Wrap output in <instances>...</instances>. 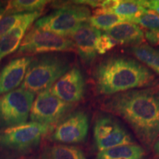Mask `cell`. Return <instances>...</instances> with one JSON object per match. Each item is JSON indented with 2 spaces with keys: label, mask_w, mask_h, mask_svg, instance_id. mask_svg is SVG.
I'll list each match as a JSON object with an SVG mask.
<instances>
[{
  "label": "cell",
  "mask_w": 159,
  "mask_h": 159,
  "mask_svg": "<svg viewBox=\"0 0 159 159\" xmlns=\"http://www.w3.org/2000/svg\"><path fill=\"white\" fill-rule=\"evenodd\" d=\"M108 112L125 119L148 148L159 137V87L134 89L112 95L104 103Z\"/></svg>",
  "instance_id": "cell-1"
},
{
  "label": "cell",
  "mask_w": 159,
  "mask_h": 159,
  "mask_svg": "<svg viewBox=\"0 0 159 159\" xmlns=\"http://www.w3.org/2000/svg\"><path fill=\"white\" fill-rule=\"evenodd\" d=\"M97 91L114 95L134 89L158 86V81L148 68L125 56H111L101 61L94 71Z\"/></svg>",
  "instance_id": "cell-2"
},
{
  "label": "cell",
  "mask_w": 159,
  "mask_h": 159,
  "mask_svg": "<svg viewBox=\"0 0 159 159\" xmlns=\"http://www.w3.org/2000/svg\"><path fill=\"white\" fill-rule=\"evenodd\" d=\"M70 69V64L57 55H43L32 60L21 88L35 93L50 89Z\"/></svg>",
  "instance_id": "cell-3"
},
{
  "label": "cell",
  "mask_w": 159,
  "mask_h": 159,
  "mask_svg": "<svg viewBox=\"0 0 159 159\" xmlns=\"http://www.w3.org/2000/svg\"><path fill=\"white\" fill-rule=\"evenodd\" d=\"M91 12L88 7L68 4L35 21V27L62 37L71 36L83 23L89 21Z\"/></svg>",
  "instance_id": "cell-4"
},
{
  "label": "cell",
  "mask_w": 159,
  "mask_h": 159,
  "mask_svg": "<svg viewBox=\"0 0 159 159\" xmlns=\"http://www.w3.org/2000/svg\"><path fill=\"white\" fill-rule=\"evenodd\" d=\"M54 128L49 125L29 122L0 130V147L23 152L35 148Z\"/></svg>",
  "instance_id": "cell-5"
},
{
  "label": "cell",
  "mask_w": 159,
  "mask_h": 159,
  "mask_svg": "<svg viewBox=\"0 0 159 159\" xmlns=\"http://www.w3.org/2000/svg\"><path fill=\"white\" fill-rule=\"evenodd\" d=\"M35 94L23 88L0 95V126H16L27 122Z\"/></svg>",
  "instance_id": "cell-6"
},
{
  "label": "cell",
  "mask_w": 159,
  "mask_h": 159,
  "mask_svg": "<svg viewBox=\"0 0 159 159\" xmlns=\"http://www.w3.org/2000/svg\"><path fill=\"white\" fill-rule=\"evenodd\" d=\"M75 49H76L75 43L71 39L43 31L33 26L21 41L19 54L35 55Z\"/></svg>",
  "instance_id": "cell-7"
},
{
  "label": "cell",
  "mask_w": 159,
  "mask_h": 159,
  "mask_svg": "<svg viewBox=\"0 0 159 159\" xmlns=\"http://www.w3.org/2000/svg\"><path fill=\"white\" fill-rule=\"evenodd\" d=\"M72 105L61 100L51 93L50 89L40 92L33 102L30 119L31 122L52 127L64 119Z\"/></svg>",
  "instance_id": "cell-8"
},
{
  "label": "cell",
  "mask_w": 159,
  "mask_h": 159,
  "mask_svg": "<svg viewBox=\"0 0 159 159\" xmlns=\"http://www.w3.org/2000/svg\"><path fill=\"white\" fill-rule=\"evenodd\" d=\"M94 137L99 151L120 145L134 144L128 130L109 115H102L97 119L94 127Z\"/></svg>",
  "instance_id": "cell-9"
},
{
  "label": "cell",
  "mask_w": 159,
  "mask_h": 159,
  "mask_svg": "<svg viewBox=\"0 0 159 159\" xmlns=\"http://www.w3.org/2000/svg\"><path fill=\"white\" fill-rule=\"evenodd\" d=\"M88 115L81 111L67 115L53 130L52 139L64 144H77L84 142L89 132Z\"/></svg>",
  "instance_id": "cell-10"
},
{
  "label": "cell",
  "mask_w": 159,
  "mask_h": 159,
  "mask_svg": "<svg viewBox=\"0 0 159 159\" xmlns=\"http://www.w3.org/2000/svg\"><path fill=\"white\" fill-rule=\"evenodd\" d=\"M85 87V80L82 72L77 67H73L49 89L52 94L57 98L72 104L83 99Z\"/></svg>",
  "instance_id": "cell-11"
},
{
  "label": "cell",
  "mask_w": 159,
  "mask_h": 159,
  "mask_svg": "<svg viewBox=\"0 0 159 159\" xmlns=\"http://www.w3.org/2000/svg\"><path fill=\"white\" fill-rule=\"evenodd\" d=\"M33 57H20L12 60L0 71V95L8 93L19 86L25 80Z\"/></svg>",
  "instance_id": "cell-12"
},
{
  "label": "cell",
  "mask_w": 159,
  "mask_h": 159,
  "mask_svg": "<svg viewBox=\"0 0 159 159\" xmlns=\"http://www.w3.org/2000/svg\"><path fill=\"white\" fill-rule=\"evenodd\" d=\"M101 35V31L91 26L89 21L83 23L71 35L75 49L83 61L86 63H91L96 57L95 42Z\"/></svg>",
  "instance_id": "cell-13"
},
{
  "label": "cell",
  "mask_w": 159,
  "mask_h": 159,
  "mask_svg": "<svg viewBox=\"0 0 159 159\" xmlns=\"http://www.w3.org/2000/svg\"><path fill=\"white\" fill-rule=\"evenodd\" d=\"M41 13V12H34L30 17L7 32L0 39V61L19 48L26 35V32L32 24L39 19Z\"/></svg>",
  "instance_id": "cell-14"
},
{
  "label": "cell",
  "mask_w": 159,
  "mask_h": 159,
  "mask_svg": "<svg viewBox=\"0 0 159 159\" xmlns=\"http://www.w3.org/2000/svg\"><path fill=\"white\" fill-rule=\"evenodd\" d=\"M115 43L121 44L140 45L144 39V32L138 25L131 22H124L105 31Z\"/></svg>",
  "instance_id": "cell-15"
},
{
  "label": "cell",
  "mask_w": 159,
  "mask_h": 159,
  "mask_svg": "<svg viewBox=\"0 0 159 159\" xmlns=\"http://www.w3.org/2000/svg\"><path fill=\"white\" fill-rule=\"evenodd\" d=\"M144 155L142 147L131 144L99 151L95 159H144Z\"/></svg>",
  "instance_id": "cell-16"
},
{
  "label": "cell",
  "mask_w": 159,
  "mask_h": 159,
  "mask_svg": "<svg viewBox=\"0 0 159 159\" xmlns=\"http://www.w3.org/2000/svg\"><path fill=\"white\" fill-rule=\"evenodd\" d=\"M41 159H86L79 148L71 145L55 144L43 149Z\"/></svg>",
  "instance_id": "cell-17"
},
{
  "label": "cell",
  "mask_w": 159,
  "mask_h": 159,
  "mask_svg": "<svg viewBox=\"0 0 159 159\" xmlns=\"http://www.w3.org/2000/svg\"><path fill=\"white\" fill-rule=\"evenodd\" d=\"M50 1L47 0H13L6 5L5 15L41 12ZM4 15V16H5Z\"/></svg>",
  "instance_id": "cell-18"
},
{
  "label": "cell",
  "mask_w": 159,
  "mask_h": 159,
  "mask_svg": "<svg viewBox=\"0 0 159 159\" xmlns=\"http://www.w3.org/2000/svg\"><path fill=\"white\" fill-rule=\"evenodd\" d=\"M130 52L139 61L144 63L159 75V50L148 44L131 47Z\"/></svg>",
  "instance_id": "cell-19"
},
{
  "label": "cell",
  "mask_w": 159,
  "mask_h": 159,
  "mask_svg": "<svg viewBox=\"0 0 159 159\" xmlns=\"http://www.w3.org/2000/svg\"><path fill=\"white\" fill-rule=\"evenodd\" d=\"M148 11L144 7L140 1H131V0H124L119 1L114 9L113 13L118 15L119 16L125 18L128 20V22L133 18L138 16L142 13Z\"/></svg>",
  "instance_id": "cell-20"
},
{
  "label": "cell",
  "mask_w": 159,
  "mask_h": 159,
  "mask_svg": "<svg viewBox=\"0 0 159 159\" xmlns=\"http://www.w3.org/2000/svg\"><path fill=\"white\" fill-rule=\"evenodd\" d=\"M124 22H128V20L114 13H93L89 19L91 26L104 31Z\"/></svg>",
  "instance_id": "cell-21"
},
{
  "label": "cell",
  "mask_w": 159,
  "mask_h": 159,
  "mask_svg": "<svg viewBox=\"0 0 159 159\" xmlns=\"http://www.w3.org/2000/svg\"><path fill=\"white\" fill-rule=\"evenodd\" d=\"M130 22L142 26L148 29L149 31L159 32V16L149 10L138 16L133 18Z\"/></svg>",
  "instance_id": "cell-22"
},
{
  "label": "cell",
  "mask_w": 159,
  "mask_h": 159,
  "mask_svg": "<svg viewBox=\"0 0 159 159\" xmlns=\"http://www.w3.org/2000/svg\"><path fill=\"white\" fill-rule=\"evenodd\" d=\"M33 13H17V14L4 16L0 19V39L3 35H5L7 32L11 30L20 23L30 17Z\"/></svg>",
  "instance_id": "cell-23"
},
{
  "label": "cell",
  "mask_w": 159,
  "mask_h": 159,
  "mask_svg": "<svg viewBox=\"0 0 159 159\" xmlns=\"http://www.w3.org/2000/svg\"><path fill=\"white\" fill-rule=\"evenodd\" d=\"M115 45H116L115 41H113L108 35L102 33V35L97 39L95 42V50L97 53L102 55L114 48Z\"/></svg>",
  "instance_id": "cell-24"
},
{
  "label": "cell",
  "mask_w": 159,
  "mask_h": 159,
  "mask_svg": "<svg viewBox=\"0 0 159 159\" xmlns=\"http://www.w3.org/2000/svg\"><path fill=\"white\" fill-rule=\"evenodd\" d=\"M142 6L149 11H154L159 16V0L141 1Z\"/></svg>",
  "instance_id": "cell-25"
},
{
  "label": "cell",
  "mask_w": 159,
  "mask_h": 159,
  "mask_svg": "<svg viewBox=\"0 0 159 159\" xmlns=\"http://www.w3.org/2000/svg\"><path fill=\"white\" fill-rule=\"evenodd\" d=\"M144 36L146 39L152 44L158 45L159 44V32H152V31H147L145 33Z\"/></svg>",
  "instance_id": "cell-26"
},
{
  "label": "cell",
  "mask_w": 159,
  "mask_h": 159,
  "mask_svg": "<svg viewBox=\"0 0 159 159\" xmlns=\"http://www.w3.org/2000/svg\"><path fill=\"white\" fill-rule=\"evenodd\" d=\"M5 8H6L5 4L2 3V2H0V19L4 16V15H5Z\"/></svg>",
  "instance_id": "cell-27"
},
{
  "label": "cell",
  "mask_w": 159,
  "mask_h": 159,
  "mask_svg": "<svg viewBox=\"0 0 159 159\" xmlns=\"http://www.w3.org/2000/svg\"><path fill=\"white\" fill-rule=\"evenodd\" d=\"M153 150L155 153H156L157 156H159V137L158 139H157V141L155 143V144L153 145Z\"/></svg>",
  "instance_id": "cell-28"
},
{
  "label": "cell",
  "mask_w": 159,
  "mask_h": 159,
  "mask_svg": "<svg viewBox=\"0 0 159 159\" xmlns=\"http://www.w3.org/2000/svg\"><path fill=\"white\" fill-rule=\"evenodd\" d=\"M17 159H38V158H36L34 156H24V157H21V158H19Z\"/></svg>",
  "instance_id": "cell-29"
}]
</instances>
